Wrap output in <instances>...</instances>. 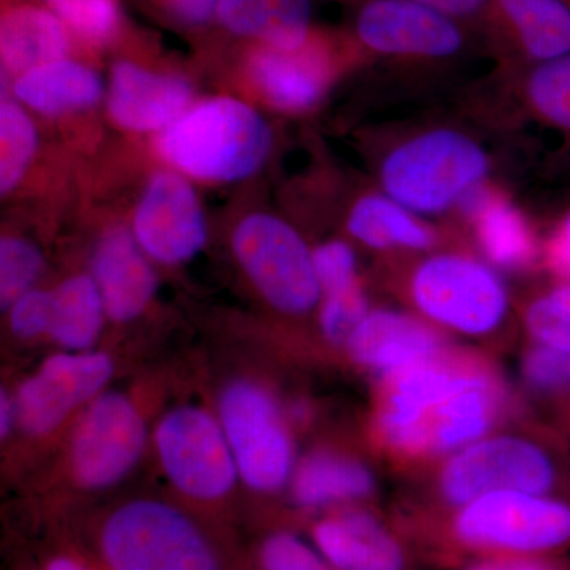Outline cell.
Segmentation results:
<instances>
[{
  "label": "cell",
  "instance_id": "cell-1",
  "mask_svg": "<svg viewBox=\"0 0 570 570\" xmlns=\"http://www.w3.org/2000/svg\"><path fill=\"white\" fill-rule=\"evenodd\" d=\"M491 165L490 153L472 135L456 127H426L390 145L379 164V184L412 213L441 216L485 186Z\"/></svg>",
  "mask_w": 570,
  "mask_h": 570
},
{
  "label": "cell",
  "instance_id": "cell-2",
  "mask_svg": "<svg viewBox=\"0 0 570 570\" xmlns=\"http://www.w3.org/2000/svg\"><path fill=\"white\" fill-rule=\"evenodd\" d=\"M272 146V129L253 107L219 97L195 105L167 127L159 151L184 174L228 183L261 170Z\"/></svg>",
  "mask_w": 570,
  "mask_h": 570
},
{
  "label": "cell",
  "instance_id": "cell-3",
  "mask_svg": "<svg viewBox=\"0 0 570 570\" xmlns=\"http://www.w3.org/2000/svg\"><path fill=\"white\" fill-rule=\"evenodd\" d=\"M99 542L110 570H223L204 531L157 499H134L112 510Z\"/></svg>",
  "mask_w": 570,
  "mask_h": 570
},
{
  "label": "cell",
  "instance_id": "cell-4",
  "mask_svg": "<svg viewBox=\"0 0 570 570\" xmlns=\"http://www.w3.org/2000/svg\"><path fill=\"white\" fill-rule=\"evenodd\" d=\"M409 295L423 317L461 335H490L509 316L504 281L493 266L466 254L428 255L412 273Z\"/></svg>",
  "mask_w": 570,
  "mask_h": 570
},
{
  "label": "cell",
  "instance_id": "cell-5",
  "mask_svg": "<svg viewBox=\"0 0 570 570\" xmlns=\"http://www.w3.org/2000/svg\"><path fill=\"white\" fill-rule=\"evenodd\" d=\"M217 419L230 444L239 479L257 493H276L295 472V450L276 397L253 379L227 382Z\"/></svg>",
  "mask_w": 570,
  "mask_h": 570
},
{
  "label": "cell",
  "instance_id": "cell-6",
  "mask_svg": "<svg viewBox=\"0 0 570 570\" xmlns=\"http://www.w3.org/2000/svg\"><path fill=\"white\" fill-rule=\"evenodd\" d=\"M236 261L269 306L302 316L321 303L313 253L292 225L272 214H253L232 239Z\"/></svg>",
  "mask_w": 570,
  "mask_h": 570
},
{
  "label": "cell",
  "instance_id": "cell-7",
  "mask_svg": "<svg viewBox=\"0 0 570 570\" xmlns=\"http://www.w3.org/2000/svg\"><path fill=\"white\" fill-rule=\"evenodd\" d=\"M456 538L472 549L549 553L570 547V501L527 491H499L460 508Z\"/></svg>",
  "mask_w": 570,
  "mask_h": 570
},
{
  "label": "cell",
  "instance_id": "cell-8",
  "mask_svg": "<svg viewBox=\"0 0 570 570\" xmlns=\"http://www.w3.org/2000/svg\"><path fill=\"white\" fill-rule=\"evenodd\" d=\"M154 445L168 482L184 497L213 502L234 491L239 474L219 419L195 404L165 412Z\"/></svg>",
  "mask_w": 570,
  "mask_h": 570
},
{
  "label": "cell",
  "instance_id": "cell-9",
  "mask_svg": "<svg viewBox=\"0 0 570 570\" xmlns=\"http://www.w3.org/2000/svg\"><path fill=\"white\" fill-rule=\"evenodd\" d=\"M148 426L132 397L104 392L81 411L71 431L67 468L81 490L118 485L145 452Z\"/></svg>",
  "mask_w": 570,
  "mask_h": 570
},
{
  "label": "cell",
  "instance_id": "cell-10",
  "mask_svg": "<svg viewBox=\"0 0 570 570\" xmlns=\"http://www.w3.org/2000/svg\"><path fill=\"white\" fill-rule=\"evenodd\" d=\"M558 468L546 449L528 439H479L459 450L441 474V491L450 504L466 505L499 491L550 494Z\"/></svg>",
  "mask_w": 570,
  "mask_h": 570
},
{
  "label": "cell",
  "instance_id": "cell-11",
  "mask_svg": "<svg viewBox=\"0 0 570 570\" xmlns=\"http://www.w3.org/2000/svg\"><path fill=\"white\" fill-rule=\"evenodd\" d=\"M355 39L389 61L448 62L466 50L468 26L414 0H363Z\"/></svg>",
  "mask_w": 570,
  "mask_h": 570
},
{
  "label": "cell",
  "instance_id": "cell-12",
  "mask_svg": "<svg viewBox=\"0 0 570 570\" xmlns=\"http://www.w3.org/2000/svg\"><path fill=\"white\" fill-rule=\"evenodd\" d=\"M115 374L105 352H62L48 356L18 385L13 396L17 428L24 436H51L96 400Z\"/></svg>",
  "mask_w": 570,
  "mask_h": 570
},
{
  "label": "cell",
  "instance_id": "cell-13",
  "mask_svg": "<svg viewBox=\"0 0 570 570\" xmlns=\"http://www.w3.org/2000/svg\"><path fill=\"white\" fill-rule=\"evenodd\" d=\"M135 238L156 262L190 261L208 238L197 194L183 176L159 171L141 195L134 219Z\"/></svg>",
  "mask_w": 570,
  "mask_h": 570
},
{
  "label": "cell",
  "instance_id": "cell-14",
  "mask_svg": "<svg viewBox=\"0 0 570 570\" xmlns=\"http://www.w3.org/2000/svg\"><path fill=\"white\" fill-rule=\"evenodd\" d=\"M480 28L515 69L570 55L568 0H489Z\"/></svg>",
  "mask_w": 570,
  "mask_h": 570
},
{
  "label": "cell",
  "instance_id": "cell-15",
  "mask_svg": "<svg viewBox=\"0 0 570 570\" xmlns=\"http://www.w3.org/2000/svg\"><path fill=\"white\" fill-rule=\"evenodd\" d=\"M497 406V389L487 374L459 370L448 392L419 419L407 453H442L466 448L487 433Z\"/></svg>",
  "mask_w": 570,
  "mask_h": 570
},
{
  "label": "cell",
  "instance_id": "cell-16",
  "mask_svg": "<svg viewBox=\"0 0 570 570\" xmlns=\"http://www.w3.org/2000/svg\"><path fill=\"white\" fill-rule=\"evenodd\" d=\"M250 77L266 102L291 115L313 110L333 78V59L328 45L311 36L295 50L264 47L250 56Z\"/></svg>",
  "mask_w": 570,
  "mask_h": 570
},
{
  "label": "cell",
  "instance_id": "cell-17",
  "mask_svg": "<svg viewBox=\"0 0 570 570\" xmlns=\"http://www.w3.org/2000/svg\"><path fill=\"white\" fill-rule=\"evenodd\" d=\"M193 96V86L183 78L118 61L111 69L108 112L122 129L151 132L178 121Z\"/></svg>",
  "mask_w": 570,
  "mask_h": 570
},
{
  "label": "cell",
  "instance_id": "cell-18",
  "mask_svg": "<svg viewBox=\"0 0 570 570\" xmlns=\"http://www.w3.org/2000/svg\"><path fill=\"white\" fill-rule=\"evenodd\" d=\"M358 365L385 377L397 371L436 362L444 351L441 336L419 318L390 309L370 311L346 343Z\"/></svg>",
  "mask_w": 570,
  "mask_h": 570
},
{
  "label": "cell",
  "instance_id": "cell-19",
  "mask_svg": "<svg viewBox=\"0 0 570 570\" xmlns=\"http://www.w3.org/2000/svg\"><path fill=\"white\" fill-rule=\"evenodd\" d=\"M149 255L126 228H115L97 243L92 277L102 295L108 318L127 324L145 313L157 292Z\"/></svg>",
  "mask_w": 570,
  "mask_h": 570
},
{
  "label": "cell",
  "instance_id": "cell-20",
  "mask_svg": "<svg viewBox=\"0 0 570 570\" xmlns=\"http://www.w3.org/2000/svg\"><path fill=\"white\" fill-rule=\"evenodd\" d=\"M322 557L337 570H404V551L384 524L360 510L337 513L314 528Z\"/></svg>",
  "mask_w": 570,
  "mask_h": 570
},
{
  "label": "cell",
  "instance_id": "cell-21",
  "mask_svg": "<svg viewBox=\"0 0 570 570\" xmlns=\"http://www.w3.org/2000/svg\"><path fill=\"white\" fill-rule=\"evenodd\" d=\"M461 209L474 225L480 249L491 265L513 269L530 264L535 254L530 223L504 194L487 189L485 184L461 205Z\"/></svg>",
  "mask_w": 570,
  "mask_h": 570
},
{
  "label": "cell",
  "instance_id": "cell-22",
  "mask_svg": "<svg viewBox=\"0 0 570 570\" xmlns=\"http://www.w3.org/2000/svg\"><path fill=\"white\" fill-rule=\"evenodd\" d=\"M217 18L235 36L279 50L303 47L313 36L311 0H220Z\"/></svg>",
  "mask_w": 570,
  "mask_h": 570
},
{
  "label": "cell",
  "instance_id": "cell-23",
  "mask_svg": "<svg viewBox=\"0 0 570 570\" xmlns=\"http://www.w3.org/2000/svg\"><path fill=\"white\" fill-rule=\"evenodd\" d=\"M99 75L85 63L56 61L26 71L14 82V96L26 107L45 116L88 110L102 99Z\"/></svg>",
  "mask_w": 570,
  "mask_h": 570
},
{
  "label": "cell",
  "instance_id": "cell-24",
  "mask_svg": "<svg viewBox=\"0 0 570 570\" xmlns=\"http://www.w3.org/2000/svg\"><path fill=\"white\" fill-rule=\"evenodd\" d=\"M69 29L55 11L39 7H17L0 22V56L14 73L62 61L69 52Z\"/></svg>",
  "mask_w": 570,
  "mask_h": 570
},
{
  "label": "cell",
  "instance_id": "cell-25",
  "mask_svg": "<svg viewBox=\"0 0 570 570\" xmlns=\"http://www.w3.org/2000/svg\"><path fill=\"white\" fill-rule=\"evenodd\" d=\"M347 230L352 238L374 250H428L436 243V234L422 216L382 190L355 202L348 213Z\"/></svg>",
  "mask_w": 570,
  "mask_h": 570
},
{
  "label": "cell",
  "instance_id": "cell-26",
  "mask_svg": "<svg viewBox=\"0 0 570 570\" xmlns=\"http://www.w3.org/2000/svg\"><path fill=\"white\" fill-rule=\"evenodd\" d=\"M374 490V475L351 456L318 452L306 456L292 475V493L302 508L358 501Z\"/></svg>",
  "mask_w": 570,
  "mask_h": 570
},
{
  "label": "cell",
  "instance_id": "cell-27",
  "mask_svg": "<svg viewBox=\"0 0 570 570\" xmlns=\"http://www.w3.org/2000/svg\"><path fill=\"white\" fill-rule=\"evenodd\" d=\"M107 316L92 275H75L51 291L48 336L66 352H89L102 333Z\"/></svg>",
  "mask_w": 570,
  "mask_h": 570
},
{
  "label": "cell",
  "instance_id": "cell-28",
  "mask_svg": "<svg viewBox=\"0 0 570 570\" xmlns=\"http://www.w3.org/2000/svg\"><path fill=\"white\" fill-rule=\"evenodd\" d=\"M528 111L570 137V55L519 69Z\"/></svg>",
  "mask_w": 570,
  "mask_h": 570
},
{
  "label": "cell",
  "instance_id": "cell-29",
  "mask_svg": "<svg viewBox=\"0 0 570 570\" xmlns=\"http://www.w3.org/2000/svg\"><path fill=\"white\" fill-rule=\"evenodd\" d=\"M37 149L32 119L13 100L0 105V193L10 194L28 170Z\"/></svg>",
  "mask_w": 570,
  "mask_h": 570
},
{
  "label": "cell",
  "instance_id": "cell-30",
  "mask_svg": "<svg viewBox=\"0 0 570 570\" xmlns=\"http://www.w3.org/2000/svg\"><path fill=\"white\" fill-rule=\"evenodd\" d=\"M524 324L538 346L570 354V281L535 298Z\"/></svg>",
  "mask_w": 570,
  "mask_h": 570
},
{
  "label": "cell",
  "instance_id": "cell-31",
  "mask_svg": "<svg viewBox=\"0 0 570 570\" xmlns=\"http://www.w3.org/2000/svg\"><path fill=\"white\" fill-rule=\"evenodd\" d=\"M45 269L43 253L32 242L3 236L0 242V306L9 309L20 296L32 291Z\"/></svg>",
  "mask_w": 570,
  "mask_h": 570
},
{
  "label": "cell",
  "instance_id": "cell-32",
  "mask_svg": "<svg viewBox=\"0 0 570 570\" xmlns=\"http://www.w3.org/2000/svg\"><path fill=\"white\" fill-rule=\"evenodd\" d=\"M51 6L66 28L89 43H107L118 31L116 0H56Z\"/></svg>",
  "mask_w": 570,
  "mask_h": 570
},
{
  "label": "cell",
  "instance_id": "cell-33",
  "mask_svg": "<svg viewBox=\"0 0 570 570\" xmlns=\"http://www.w3.org/2000/svg\"><path fill=\"white\" fill-rule=\"evenodd\" d=\"M318 305H321L318 322H321L322 333L330 343L335 344H346L356 326L362 324L363 318L371 311L365 292L360 284L322 295Z\"/></svg>",
  "mask_w": 570,
  "mask_h": 570
},
{
  "label": "cell",
  "instance_id": "cell-34",
  "mask_svg": "<svg viewBox=\"0 0 570 570\" xmlns=\"http://www.w3.org/2000/svg\"><path fill=\"white\" fill-rule=\"evenodd\" d=\"M313 258L322 295L360 284L355 250L348 243L341 239L326 242L313 250Z\"/></svg>",
  "mask_w": 570,
  "mask_h": 570
},
{
  "label": "cell",
  "instance_id": "cell-35",
  "mask_svg": "<svg viewBox=\"0 0 570 570\" xmlns=\"http://www.w3.org/2000/svg\"><path fill=\"white\" fill-rule=\"evenodd\" d=\"M262 568L265 570H318L326 568L321 551L311 549L294 534L281 532L266 539L261 550Z\"/></svg>",
  "mask_w": 570,
  "mask_h": 570
},
{
  "label": "cell",
  "instance_id": "cell-36",
  "mask_svg": "<svg viewBox=\"0 0 570 570\" xmlns=\"http://www.w3.org/2000/svg\"><path fill=\"white\" fill-rule=\"evenodd\" d=\"M9 313L10 330L18 340L31 341L48 335L51 292L32 288L9 307Z\"/></svg>",
  "mask_w": 570,
  "mask_h": 570
},
{
  "label": "cell",
  "instance_id": "cell-37",
  "mask_svg": "<svg viewBox=\"0 0 570 570\" xmlns=\"http://www.w3.org/2000/svg\"><path fill=\"white\" fill-rule=\"evenodd\" d=\"M547 261L558 275L570 281V206L547 243Z\"/></svg>",
  "mask_w": 570,
  "mask_h": 570
},
{
  "label": "cell",
  "instance_id": "cell-38",
  "mask_svg": "<svg viewBox=\"0 0 570 570\" xmlns=\"http://www.w3.org/2000/svg\"><path fill=\"white\" fill-rule=\"evenodd\" d=\"M431 9L442 11L463 24H482L489 0H414Z\"/></svg>",
  "mask_w": 570,
  "mask_h": 570
},
{
  "label": "cell",
  "instance_id": "cell-39",
  "mask_svg": "<svg viewBox=\"0 0 570 570\" xmlns=\"http://www.w3.org/2000/svg\"><path fill=\"white\" fill-rule=\"evenodd\" d=\"M176 20L200 26L217 14L220 0H160Z\"/></svg>",
  "mask_w": 570,
  "mask_h": 570
},
{
  "label": "cell",
  "instance_id": "cell-40",
  "mask_svg": "<svg viewBox=\"0 0 570 570\" xmlns=\"http://www.w3.org/2000/svg\"><path fill=\"white\" fill-rule=\"evenodd\" d=\"M14 426H17V414H14L13 396L2 390V395H0V436H2V441L10 436Z\"/></svg>",
  "mask_w": 570,
  "mask_h": 570
},
{
  "label": "cell",
  "instance_id": "cell-41",
  "mask_svg": "<svg viewBox=\"0 0 570 570\" xmlns=\"http://www.w3.org/2000/svg\"><path fill=\"white\" fill-rule=\"evenodd\" d=\"M472 570H553L549 566L534 564V562H519V564L483 566Z\"/></svg>",
  "mask_w": 570,
  "mask_h": 570
},
{
  "label": "cell",
  "instance_id": "cell-42",
  "mask_svg": "<svg viewBox=\"0 0 570 570\" xmlns=\"http://www.w3.org/2000/svg\"><path fill=\"white\" fill-rule=\"evenodd\" d=\"M47 570H89L86 566L80 564V562L71 560V558H56L52 560L50 564H48Z\"/></svg>",
  "mask_w": 570,
  "mask_h": 570
},
{
  "label": "cell",
  "instance_id": "cell-43",
  "mask_svg": "<svg viewBox=\"0 0 570 570\" xmlns=\"http://www.w3.org/2000/svg\"><path fill=\"white\" fill-rule=\"evenodd\" d=\"M318 570H332V569H330V568H328V566H326V568H324V569H318Z\"/></svg>",
  "mask_w": 570,
  "mask_h": 570
},
{
  "label": "cell",
  "instance_id": "cell-44",
  "mask_svg": "<svg viewBox=\"0 0 570 570\" xmlns=\"http://www.w3.org/2000/svg\"><path fill=\"white\" fill-rule=\"evenodd\" d=\"M50 2H56V0H50Z\"/></svg>",
  "mask_w": 570,
  "mask_h": 570
},
{
  "label": "cell",
  "instance_id": "cell-45",
  "mask_svg": "<svg viewBox=\"0 0 570 570\" xmlns=\"http://www.w3.org/2000/svg\"><path fill=\"white\" fill-rule=\"evenodd\" d=\"M568 2L570 3V0H568Z\"/></svg>",
  "mask_w": 570,
  "mask_h": 570
}]
</instances>
